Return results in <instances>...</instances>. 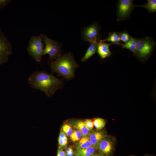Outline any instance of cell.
<instances>
[{
    "instance_id": "6da1fadb",
    "label": "cell",
    "mask_w": 156,
    "mask_h": 156,
    "mask_svg": "<svg viewBox=\"0 0 156 156\" xmlns=\"http://www.w3.org/2000/svg\"><path fill=\"white\" fill-rule=\"evenodd\" d=\"M28 83L34 88L39 90L50 97L62 87V79L55 77L53 73L44 71L34 72L27 79Z\"/></svg>"
},
{
    "instance_id": "7a4b0ae2",
    "label": "cell",
    "mask_w": 156,
    "mask_h": 156,
    "mask_svg": "<svg viewBox=\"0 0 156 156\" xmlns=\"http://www.w3.org/2000/svg\"><path fill=\"white\" fill-rule=\"evenodd\" d=\"M78 66L70 53L61 55L54 61L50 62L52 73H56L59 76L67 80L70 79L74 77L75 71Z\"/></svg>"
},
{
    "instance_id": "3957f363",
    "label": "cell",
    "mask_w": 156,
    "mask_h": 156,
    "mask_svg": "<svg viewBox=\"0 0 156 156\" xmlns=\"http://www.w3.org/2000/svg\"><path fill=\"white\" fill-rule=\"evenodd\" d=\"M43 34L33 35L29 40L27 50L28 54L36 62H40L42 60L44 49L43 40Z\"/></svg>"
},
{
    "instance_id": "277c9868",
    "label": "cell",
    "mask_w": 156,
    "mask_h": 156,
    "mask_svg": "<svg viewBox=\"0 0 156 156\" xmlns=\"http://www.w3.org/2000/svg\"><path fill=\"white\" fill-rule=\"evenodd\" d=\"M156 43L150 36L138 39L134 53L139 58L146 59L151 54Z\"/></svg>"
},
{
    "instance_id": "5b68a950",
    "label": "cell",
    "mask_w": 156,
    "mask_h": 156,
    "mask_svg": "<svg viewBox=\"0 0 156 156\" xmlns=\"http://www.w3.org/2000/svg\"><path fill=\"white\" fill-rule=\"evenodd\" d=\"M42 38L45 45L42 55H49V60L52 61L61 55V45L59 42L50 38L45 34H43Z\"/></svg>"
},
{
    "instance_id": "8992f818",
    "label": "cell",
    "mask_w": 156,
    "mask_h": 156,
    "mask_svg": "<svg viewBox=\"0 0 156 156\" xmlns=\"http://www.w3.org/2000/svg\"><path fill=\"white\" fill-rule=\"evenodd\" d=\"M133 0H120L117 4V21L119 22L128 19L134 10Z\"/></svg>"
},
{
    "instance_id": "52a82bcc",
    "label": "cell",
    "mask_w": 156,
    "mask_h": 156,
    "mask_svg": "<svg viewBox=\"0 0 156 156\" xmlns=\"http://www.w3.org/2000/svg\"><path fill=\"white\" fill-rule=\"evenodd\" d=\"M12 53L11 44L0 28V65L7 62Z\"/></svg>"
},
{
    "instance_id": "ba28073f",
    "label": "cell",
    "mask_w": 156,
    "mask_h": 156,
    "mask_svg": "<svg viewBox=\"0 0 156 156\" xmlns=\"http://www.w3.org/2000/svg\"><path fill=\"white\" fill-rule=\"evenodd\" d=\"M100 29V26L96 22L85 27L83 32V40L90 43L99 42L100 40L99 37Z\"/></svg>"
},
{
    "instance_id": "9c48e42d",
    "label": "cell",
    "mask_w": 156,
    "mask_h": 156,
    "mask_svg": "<svg viewBox=\"0 0 156 156\" xmlns=\"http://www.w3.org/2000/svg\"><path fill=\"white\" fill-rule=\"evenodd\" d=\"M115 144L113 138L107 135L100 142L96 148L101 156H110L114 150Z\"/></svg>"
},
{
    "instance_id": "30bf717a",
    "label": "cell",
    "mask_w": 156,
    "mask_h": 156,
    "mask_svg": "<svg viewBox=\"0 0 156 156\" xmlns=\"http://www.w3.org/2000/svg\"><path fill=\"white\" fill-rule=\"evenodd\" d=\"M107 135V133L104 130H97L90 133L89 135V139L92 146L96 149L97 146L100 142Z\"/></svg>"
},
{
    "instance_id": "8fae6325",
    "label": "cell",
    "mask_w": 156,
    "mask_h": 156,
    "mask_svg": "<svg viewBox=\"0 0 156 156\" xmlns=\"http://www.w3.org/2000/svg\"><path fill=\"white\" fill-rule=\"evenodd\" d=\"M113 44H109L100 40L98 44L97 52L102 59L110 56L112 53L109 49V46Z\"/></svg>"
},
{
    "instance_id": "7c38bea8",
    "label": "cell",
    "mask_w": 156,
    "mask_h": 156,
    "mask_svg": "<svg viewBox=\"0 0 156 156\" xmlns=\"http://www.w3.org/2000/svg\"><path fill=\"white\" fill-rule=\"evenodd\" d=\"M69 123L71 126L81 133L82 137H89L90 131L86 127L83 121L81 120H73L70 121Z\"/></svg>"
},
{
    "instance_id": "4fadbf2b",
    "label": "cell",
    "mask_w": 156,
    "mask_h": 156,
    "mask_svg": "<svg viewBox=\"0 0 156 156\" xmlns=\"http://www.w3.org/2000/svg\"><path fill=\"white\" fill-rule=\"evenodd\" d=\"M99 42L90 43V45L81 60L82 62H86L95 53L97 50V45Z\"/></svg>"
},
{
    "instance_id": "5bb4252c",
    "label": "cell",
    "mask_w": 156,
    "mask_h": 156,
    "mask_svg": "<svg viewBox=\"0 0 156 156\" xmlns=\"http://www.w3.org/2000/svg\"><path fill=\"white\" fill-rule=\"evenodd\" d=\"M102 41H108L113 44H120L119 43L120 41V32H113L109 33L107 37L105 39L101 40Z\"/></svg>"
},
{
    "instance_id": "9a60e30c",
    "label": "cell",
    "mask_w": 156,
    "mask_h": 156,
    "mask_svg": "<svg viewBox=\"0 0 156 156\" xmlns=\"http://www.w3.org/2000/svg\"><path fill=\"white\" fill-rule=\"evenodd\" d=\"M96 148L92 146L87 148L79 149L77 150L75 153L76 155L82 156H90L95 154Z\"/></svg>"
},
{
    "instance_id": "2e32d148",
    "label": "cell",
    "mask_w": 156,
    "mask_h": 156,
    "mask_svg": "<svg viewBox=\"0 0 156 156\" xmlns=\"http://www.w3.org/2000/svg\"><path fill=\"white\" fill-rule=\"evenodd\" d=\"M138 39L136 38L131 37L130 40L124 44L120 43L122 47L129 49L134 53L135 52L136 43Z\"/></svg>"
},
{
    "instance_id": "e0dca14e",
    "label": "cell",
    "mask_w": 156,
    "mask_h": 156,
    "mask_svg": "<svg viewBox=\"0 0 156 156\" xmlns=\"http://www.w3.org/2000/svg\"><path fill=\"white\" fill-rule=\"evenodd\" d=\"M92 146L89 140V137H82L76 144L75 148L77 149L84 148Z\"/></svg>"
},
{
    "instance_id": "ac0fdd59",
    "label": "cell",
    "mask_w": 156,
    "mask_h": 156,
    "mask_svg": "<svg viewBox=\"0 0 156 156\" xmlns=\"http://www.w3.org/2000/svg\"><path fill=\"white\" fill-rule=\"evenodd\" d=\"M135 7H141L146 9L148 12L153 13L156 11V0H148L147 3Z\"/></svg>"
},
{
    "instance_id": "d6986e66",
    "label": "cell",
    "mask_w": 156,
    "mask_h": 156,
    "mask_svg": "<svg viewBox=\"0 0 156 156\" xmlns=\"http://www.w3.org/2000/svg\"><path fill=\"white\" fill-rule=\"evenodd\" d=\"M58 144L62 148L66 147L68 143L67 137L62 131H60L58 140Z\"/></svg>"
},
{
    "instance_id": "ffe728a7",
    "label": "cell",
    "mask_w": 156,
    "mask_h": 156,
    "mask_svg": "<svg viewBox=\"0 0 156 156\" xmlns=\"http://www.w3.org/2000/svg\"><path fill=\"white\" fill-rule=\"evenodd\" d=\"M94 127L98 130H101L105 126V122L103 119L98 118L95 119L93 122Z\"/></svg>"
},
{
    "instance_id": "44dd1931",
    "label": "cell",
    "mask_w": 156,
    "mask_h": 156,
    "mask_svg": "<svg viewBox=\"0 0 156 156\" xmlns=\"http://www.w3.org/2000/svg\"><path fill=\"white\" fill-rule=\"evenodd\" d=\"M70 139L73 142L79 141L82 137L81 133L77 130H75L73 131L72 134L70 136Z\"/></svg>"
},
{
    "instance_id": "7402d4cb",
    "label": "cell",
    "mask_w": 156,
    "mask_h": 156,
    "mask_svg": "<svg viewBox=\"0 0 156 156\" xmlns=\"http://www.w3.org/2000/svg\"><path fill=\"white\" fill-rule=\"evenodd\" d=\"M131 36L127 31H125L120 32V40L125 43L130 39Z\"/></svg>"
},
{
    "instance_id": "603a6c76",
    "label": "cell",
    "mask_w": 156,
    "mask_h": 156,
    "mask_svg": "<svg viewBox=\"0 0 156 156\" xmlns=\"http://www.w3.org/2000/svg\"><path fill=\"white\" fill-rule=\"evenodd\" d=\"M62 131L68 136H70L73 132V130L69 125L65 124L62 127Z\"/></svg>"
},
{
    "instance_id": "cb8c5ba5",
    "label": "cell",
    "mask_w": 156,
    "mask_h": 156,
    "mask_svg": "<svg viewBox=\"0 0 156 156\" xmlns=\"http://www.w3.org/2000/svg\"><path fill=\"white\" fill-rule=\"evenodd\" d=\"M85 125L88 129L90 131L91 130L94 126L93 122L89 119H87L83 121Z\"/></svg>"
},
{
    "instance_id": "d4e9b609",
    "label": "cell",
    "mask_w": 156,
    "mask_h": 156,
    "mask_svg": "<svg viewBox=\"0 0 156 156\" xmlns=\"http://www.w3.org/2000/svg\"><path fill=\"white\" fill-rule=\"evenodd\" d=\"M11 1L10 0H0V9L8 5Z\"/></svg>"
},
{
    "instance_id": "484cf974",
    "label": "cell",
    "mask_w": 156,
    "mask_h": 156,
    "mask_svg": "<svg viewBox=\"0 0 156 156\" xmlns=\"http://www.w3.org/2000/svg\"><path fill=\"white\" fill-rule=\"evenodd\" d=\"M57 156H66V155L62 148H59L58 149Z\"/></svg>"
},
{
    "instance_id": "4316f807",
    "label": "cell",
    "mask_w": 156,
    "mask_h": 156,
    "mask_svg": "<svg viewBox=\"0 0 156 156\" xmlns=\"http://www.w3.org/2000/svg\"><path fill=\"white\" fill-rule=\"evenodd\" d=\"M92 156H101L99 154H94L92 155Z\"/></svg>"
},
{
    "instance_id": "83f0119b",
    "label": "cell",
    "mask_w": 156,
    "mask_h": 156,
    "mask_svg": "<svg viewBox=\"0 0 156 156\" xmlns=\"http://www.w3.org/2000/svg\"><path fill=\"white\" fill-rule=\"evenodd\" d=\"M76 156H82L78 155H76Z\"/></svg>"
},
{
    "instance_id": "f1b7e54d",
    "label": "cell",
    "mask_w": 156,
    "mask_h": 156,
    "mask_svg": "<svg viewBox=\"0 0 156 156\" xmlns=\"http://www.w3.org/2000/svg\"></svg>"
}]
</instances>
